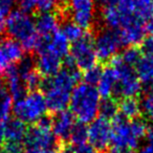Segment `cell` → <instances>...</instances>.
Returning <instances> with one entry per match:
<instances>
[{"instance_id":"6da1fadb","label":"cell","mask_w":153,"mask_h":153,"mask_svg":"<svg viewBox=\"0 0 153 153\" xmlns=\"http://www.w3.org/2000/svg\"><path fill=\"white\" fill-rule=\"evenodd\" d=\"M81 74L69 59L66 66L57 74L47 78L42 83L47 109L51 112L60 113L69 106L71 94L78 85Z\"/></svg>"},{"instance_id":"7a4b0ae2","label":"cell","mask_w":153,"mask_h":153,"mask_svg":"<svg viewBox=\"0 0 153 153\" xmlns=\"http://www.w3.org/2000/svg\"><path fill=\"white\" fill-rule=\"evenodd\" d=\"M110 153H131L140 147L148 135V126L142 120H126L122 117L113 119L111 124Z\"/></svg>"},{"instance_id":"3957f363","label":"cell","mask_w":153,"mask_h":153,"mask_svg":"<svg viewBox=\"0 0 153 153\" xmlns=\"http://www.w3.org/2000/svg\"><path fill=\"white\" fill-rule=\"evenodd\" d=\"M101 96L96 86L81 83L74 87L69 102V108L74 119L81 124H90L100 114Z\"/></svg>"},{"instance_id":"277c9868","label":"cell","mask_w":153,"mask_h":153,"mask_svg":"<svg viewBox=\"0 0 153 153\" xmlns=\"http://www.w3.org/2000/svg\"><path fill=\"white\" fill-rule=\"evenodd\" d=\"M5 30L10 38L19 43L24 51H38L42 43V38L37 33L35 20L20 9L10 12Z\"/></svg>"},{"instance_id":"5b68a950","label":"cell","mask_w":153,"mask_h":153,"mask_svg":"<svg viewBox=\"0 0 153 153\" xmlns=\"http://www.w3.org/2000/svg\"><path fill=\"white\" fill-rule=\"evenodd\" d=\"M47 105L44 94L39 91H30L21 99L14 101L13 112L16 119L24 124H36L45 117Z\"/></svg>"},{"instance_id":"8992f818","label":"cell","mask_w":153,"mask_h":153,"mask_svg":"<svg viewBox=\"0 0 153 153\" xmlns=\"http://www.w3.org/2000/svg\"><path fill=\"white\" fill-rule=\"evenodd\" d=\"M101 18L107 28L120 30L138 19L135 15V2L134 0H114L103 7Z\"/></svg>"},{"instance_id":"52a82bcc","label":"cell","mask_w":153,"mask_h":153,"mask_svg":"<svg viewBox=\"0 0 153 153\" xmlns=\"http://www.w3.org/2000/svg\"><path fill=\"white\" fill-rule=\"evenodd\" d=\"M111 67L117 74V89L115 94L123 99L135 98L142 91V82L138 79L135 69L124 64L119 56L111 60Z\"/></svg>"},{"instance_id":"ba28073f","label":"cell","mask_w":153,"mask_h":153,"mask_svg":"<svg viewBox=\"0 0 153 153\" xmlns=\"http://www.w3.org/2000/svg\"><path fill=\"white\" fill-rule=\"evenodd\" d=\"M69 60L74 66L79 70H86L97 66V56L94 40L88 34H85L79 41L72 43L70 47Z\"/></svg>"},{"instance_id":"9c48e42d","label":"cell","mask_w":153,"mask_h":153,"mask_svg":"<svg viewBox=\"0 0 153 153\" xmlns=\"http://www.w3.org/2000/svg\"><path fill=\"white\" fill-rule=\"evenodd\" d=\"M57 142L51 129V121L44 117L26 132L24 143L28 149H53Z\"/></svg>"},{"instance_id":"30bf717a","label":"cell","mask_w":153,"mask_h":153,"mask_svg":"<svg viewBox=\"0 0 153 153\" xmlns=\"http://www.w3.org/2000/svg\"><path fill=\"white\" fill-rule=\"evenodd\" d=\"M24 59V49L10 37H0V76L5 74Z\"/></svg>"},{"instance_id":"8fae6325","label":"cell","mask_w":153,"mask_h":153,"mask_svg":"<svg viewBox=\"0 0 153 153\" xmlns=\"http://www.w3.org/2000/svg\"><path fill=\"white\" fill-rule=\"evenodd\" d=\"M37 51L38 53H37L36 61H35V67L41 76L51 78L62 69L63 59L65 58H63L61 55L56 53L53 49H51L43 39Z\"/></svg>"},{"instance_id":"7c38bea8","label":"cell","mask_w":153,"mask_h":153,"mask_svg":"<svg viewBox=\"0 0 153 153\" xmlns=\"http://www.w3.org/2000/svg\"><path fill=\"white\" fill-rule=\"evenodd\" d=\"M122 46L123 44L120 39L119 33L109 28H105L99 32L94 39V47L98 59L103 61H111L114 59Z\"/></svg>"},{"instance_id":"4fadbf2b","label":"cell","mask_w":153,"mask_h":153,"mask_svg":"<svg viewBox=\"0 0 153 153\" xmlns=\"http://www.w3.org/2000/svg\"><path fill=\"white\" fill-rule=\"evenodd\" d=\"M68 12L71 21L87 30L96 19V0H67Z\"/></svg>"},{"instance_id":"5bb4252c","label":"cell","mask_w":153,"mask_h":153,"mask_svg":"<svg viewBox=\"0 0 153 153\" xmlns=\"http://www.w3.org/2000/svg\"><path fill=\"white\" fill-rule=\"evenodd\" d=\"M88 142L98 151L106 150L110 145L111 140V124L105 117H97L87 127Z\"/></svg>"},{"instance_id":"9a60e30c","label":"cell","mask_w":153,"mask_h":153,"mask_svg":"<svg viewBox=\"0 0 153 153\" xmlns=\"http://www.w3.org/2000/svg\"><path fill=\"white\" fill-rule=\"evenodd\" d=\"M117 32L119 33L123 46L135 47L136 45L142 44L146 39L145 37H146L147 28L145 22L136 19Z\"/></svg>"},{"instance_id":"2e32d148","label":"cell","mask_w":153,"mask_h":153,"mask_svg":"<svg viewBox=\"0 0 153 153\" xmlns=\"http://www.w3.org/2000/svg\"><path fill=\"white\" fill-rule=\"evenodd\" d=\"M18 70L20 76H21L22 81L26 87V90L30 91H36L37 88L42 86V79H41V74L37 71L35 67V62H33L30 59L24 58L16 67Z\"/></svg>"},{"instance_id":"e0dca14e","label":"cell","mask_w":153,"mask_h":153,"mask_svg":"<svg viewBox=\"0 0 153 153\" xmlns=\"http://www.w3.org/2000/svg\"><path fill=\"white\" fill-rule=\"evenodd\" d=\"M74 120L76 119L71 114V112H68L66 110L56 114V117L51 121V129L57 140L61 142L69 140L71 131L76 125Z\"/></svg>"},{"instance_id":"ac0fdd59","label":"cell","mask_w":153,"mask_h":153,"mask_svg":"<svg viewBox=\"0 0 153 153\" xmlns=\"http://www.w3.org/2000/svg\"><path fill=\"white\" fill-rule=\"evenodd\" d=\"M35 23L37 33L42 39H48L59 30V18L55 13L39 14Z\"/></svg>"},{"instance_id":"d6986e66","label":"cell","mask_w":153,"mask_h":153,"mask_svg":"<svg viewBox=\"0 0 153 153\" xmlns=\"http://www.w3.org/2000/svg\"><path fill=\"white\" fill-rule=\"evenodd\" d=\"M97 89L100 94L101 98L110 99L117 89V74L112 67L105 68L102 71L100 80L97 84Z\"/></svg>"},{"instance_id":"ffe728a7","label":"cell","mask_w":153,"mask_h":153,"mask_svg":"<svg viewBox=\"0 0 153 153\" xmlns=\"http://www.w3.org/2000/svg\"><path fill=\"white\" fill-rule=\"evenodd\" d=\"M4 85L14 101L19 100L26 94V87L16 67L5 74Z\"/></svg>"},{"instance_id":"44dd1931","label":"cell","mask_w":153,"mask_h":153,"mask_svg":"<svg viewBox=\"0 0 153 153\" xmlns=\"http://www.w3.org/2000/svg\"><path fill=\"white\" fill-rule=\"evenodd\" d=\"M26 126L18 119L9 120L5 125V140L12 144H22L26 136Z\"/></svg>"},{"instance_id":"7402d4cb","label":"cell","mask_w":153,"mask_h":153,"mask_svg":"<svg viewBox=\"0 0 153 153\" xmlns=\"http://www.w3.org/2000/svg\"><path fill=\"white\" fill-rule=\"evenodd\" d=\"M134 67L142 83H153V55L142 56Z\"/></svg>"},{"instance_id":"603a6c76","label":"cell","mask_w":153,"mask_h":153,"mask_svg":"<svg viewBox=\"0 0 153 153\" xmlns=\"http://www.w3.org/2000/svg\"><path fill=\"white\" fill-rule=\"evenodd\" d=\"M119 111L121 112V117L126 120H136L142 112L140 103L135 98L123 99L119 104Z\"/></svg>"},{"instance_id":"cb8c5ba5","label":"cell","mask_w":153,"mask_h":153,"mask_svg":"<svg viewBox=\"0 0 153 153\" xmlns=\"http://www.w3.org/2000/svg\"><path fill=\"white\" fill-rule=\"evenodd\" d=\"M14 100L4 84L0 83V122H7L13 111Z\"/></svg>"},{"instance_id":"d4e9b609","label":"cell","mask_w":153,"mask_h":153,"mask_svg":"<svg viewBox=\"0 0 153 153\" xmlns=\"http://www.w3.org/2000/svg\"><path fill=\"white\" fill-rule=\"evenodd\" d=\"M135 15L140 21H151L153 17V0H134Z\"/></svg>"},{"instance_id":"484cf974","label":"cell","mask_w":153,"mask_h":153,"mask_svg":"<svg viewBox=\"0 0 153 153\" xmlns=\"http://www.w3.org/2000/svg\"><path fill=\"white\" fill-rule=\"evenodd\" d=\"M61 32L65 35L66 38L68 39V41L72 43L79 41L80 39L86 34L83 28L80 27L78 24H76L72 21L65 22V23L63 24V26H62Z\"/></svg>"},{"instance_id":"4316f807","label":"cell","mask_w":153,"mask_h":153,"mask_svg":"<svg viewBox=\"0 0 153 153\" xmlns=\"http://www.w3.org/2000/svg\"><path fill=\"white\" fill-rule=\"evenodd\" d=\"M69 140L74 147L86 144L88 140V131L85 124H76L69 136Z\"/></svg>"},{"instance_id":"83f0119b","label":"cell","mask_w":153,"mask_h":153,"mask_svg":"<svg viewBox=\"0 0 153 153\" xmlns=\"http://www.w3.org/2000/svg\"><path fill=\"white\" fill-rule=\"evenodd\" d=\"M117 111H119V105L112 99H105L104 101H102L100 108V114L102 117L113 120L117 117Z\"/></svg>"},{"instance_id":"f1b7e54d","label":"cell","mask_w":153,"mask_h":153,"mask_svg":"<svg viewBox=\"0 0 153 153\" xmlns=\"http://www.w3.org/2000/svg\"><path fill=\"white\" fill-rule=\"evenodd\" d=\"M140 57H142V53L136 47H128L122 53V55L119 56L120 60L124 64L131 66V67H134L136 65V63L140 59Z\"/></svg>"},{"instance_id":"f546056e","label":"cell","mask_w":153,"mask_h":153,"mask_svg":"<svg viewBox=\"0 0 153 153\" xmlns=\"http://www.w3.org/2000/svg\"><path fill=\"white\" fill-rule=\"evenodd\" d=\"M140 106H142V112L149 120L153 121V89H151L143 98L142 102H140Z\"/></svg>"},{"instance_id":"4dcf8cb0","label":"cell","mask_w":153,"mask_h":153,"mask_svg":"<svg viewBox=\"0 0 153 153\" xmlns=\"http://www.w3.org/2000/svg\"><path fill=\"white\" fill-rule=\"evenodd\" d=\"M103 70L99 67L98 65L94 66V67L90 68V69L86 70L85 74H84V81L85 83L89 84V85H97L100 80L101 76H102Z\"/></svg>"},{"instance_id":"1f68e13d","label":"cell","mask_w":153,"mask_h":153,"mask_svg":"<svg viewBox=\"0 0 153 153\" xmlns=\"http://www.w3.org/2000/svg\"><path fill=\"white\" fill-rule=\"evenodd\" d=\"M55 0H38L37 4V11H39L40 14L45 13H53V11L56 7Z\"/></svg>"},{"instance_id":"d6a6232c","label":"cell","mask_w":153,"mask_h":153,"mask_svg":"<svg viewBox=\"0 0 153 153\" xmlns=\"http://www.w3.org/2000/svg\"><path fill=\"white\" fill-rule=\"evenodd\" d=\"M38 0H19V9L30 14L33 11H37Z\"/></svg>"},{"instance_id":"836d02e7","label":"cell","mask_w":153,"mask_h":153,"mask_svg":"<svg viewBox=\"0 0 153 153\" xmlns=\"http://www.w3.org/2000/svg\"><path fill=\"white\" fill-rule=\"evenodd\" d=\"M9 14H10V10H7V7H4L0 3V36L7 30V17H9Z\"/></svg>"},{"instance_id":"e575fe53","label":"cell","mask_w":153,"mask_h":153,"mask_svg":"<svg viewBox=\"0 0 153 153\" xmlns=\"http://www.w3.org/2000/svg\"><path fill=\"white\" fill-rule=\"evenodd\" d=\"M72 153H99L94 147H92L90 144H84L80 146H76L72 148Z\"/></svg>"},{"instance_id":"d590c367","label":"cell","mask_w":153,"mask_h":153,"mask_svg":"<svg viewBox=\"0 0 153 153\" xmlns=\"http://www.w3.org/2000/svg\"><path fill=\"white\" fill-rule=\"evenodd\" d=\"M4 150L7 153H21L22 151V144H12L7 143L4 147Z\"/></svg>"},{"instance_id":"8d00e7d4","label":"cell","mask_w":153,"mask_h":153,"mask_svg":"<svg viewBox=\"0 0 153 153\" xmlns=\"http://www.w3.org/2000/svg\"><path fill=\"white\" fill-rule=\"evenodd\" d=\"M26 153H59L55 149H28Z\"/></svg>"},{"instance_id":"74e56055","label":"cell","mask_w":153,"mask_h":153,"mask_svg":"<svg viewBox=\"0 0 153 153\" xmlns=\"http://www.w3.org/2000/svg\"><path fill=\"white\" fill-rule=\"evenodd\" d=\"M5 125L7 122H0V145L5 140Z\"/></svg>"},{"instance_id":"f35d334b","label":"cell","mask_w":153,"mask_h":153,"mask_svg":"<svg viewBox=\"0 0 153 153\" xmlns=\"http://www.w3.org/2000/svg\"><path fill=\"white\" fill-rule=\"evenodd\" d=\"M16 2V0H0V3L5 7L7 10H11V7L14 5V3Z\"/></svg>"},{"instance_id":"ab89813d","label":"cell","mask_w":153,"mask_h":153,"mask_svg":"<svg viewBox=\"0 0 153 153\" xmlns=\"http://www.w3.org/2000/svg\"><path fill=\"white\" fill-rule=\"evenodd\" d=\"M146 28H147V32L150 34V37H152L153 38V20L149 21V23L147 24Z\"/></svg>"},{"instance_id":"60d3db41","label":"cell","mask_w":153,"mask_h":153,"mask_svg":"<svg viewBox=\"0 0 153 153\" xmlns=\"http://www.w3.org/2000/svg\"><path fill=\"white\" fill-rule=\"evenodd\" d=\"M131 153H134V152H131ZM137 153H153V149L151 148L150 146H147V147H145V148H143L142 150Z\"/></svg>"},{"instance_id":"b9f144b4","label":"cell","mask_w":153,"mask_h":153,"mask_svg":"<svg viewBox=\"0 0 153 153\" xmlns=\"http://www.w3.org/2000/svg\"><path fill=\"white\" fill-rule=\"evenodd\" d=\"M99 3H100L102 7H105V5H107V4H109V3H111V2H113L114 0H97Z\"/></svg>"},{"instance_id":"7bdbcfd3","label":"cell","mask_w":153,"mask_h":153,"mask_svg":"<svg viewBox=\"0 0 153 153\" xmlns=\"http://www.w3.org/2000/svg\"><path fill=\"white\" fill-rule=\"evenodd\" d=\"M148 142H149L148 146H150L153 149V132H150V134L148 135Z\"/></svg>"},{"instance_id":"ee69618b","label":"cell","mask_w":153,"mask_h":153,"mask_svg":"<svg viewBox=\"0 0 153 153\" xmlns=\"http://www.w3.org/2000/svg\"><path fill=\"white\" fill-rule=\"evenodd\" d=\"M0 153H7L5 152V150L3 148H1V147H0Z\"/></svg>"},{"instance_id":"f6af8a7d","label":"cell","mask_w":153,"mask_h":153,"mask_svg":"<svg viewBox=\"0 0 153 153\" xmlns=\"http://www.w3.org/2000/svg\"><path fill=\"white\" fill-rule=\"evenodd\" d=\"M56 2H65V1H67V0H55Z\"/></svg>"},{"instance_id":"bcb514c9","label":"cell","mask_w":153,"mask_h":153,"mask_svg":"<svg viewBox=\"0 0 153 153\" xmlns=\"http://www.w3.org/2000/svg\"><path fill=\"white\" fill-rule=\"evenodd\" d=\"M151 132H153V127H152V131H151Z\"/></svg>"}]
</instances>
